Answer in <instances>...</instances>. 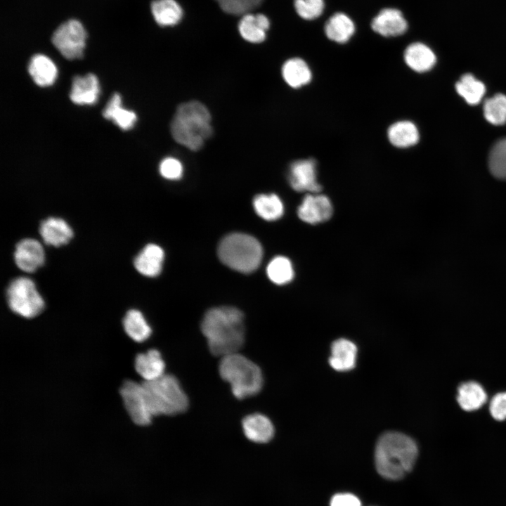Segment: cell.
Here are the masks:
<instances>
[{
	"label": "cell",
	"mask_w": 506,
	"mask_h": 506,
	"mask_svg": "<svg viewBox=\"0 0 506 506\" xmlns=\"http://www.w3.org/2000/svg\"><path fill=\"white\" fill-rule=\"evenodd\" d=\"M201 330L213 355L237 353L245 342L243 313L231 306L211 309L203 317Z\"/></svg>",
	"instance_id": "6da1fadb"
},
{
	"label": "cell",
	"mask_w": 506,
	"mask_h": 506,
	"mask_svg": "<svg viewBox=\"0 0 506 506\" xmlns=\"http://www.w3.org/2000/svg\"><path fill=\"white\" fill-rule=\"evenodd\" d=\"M417 455V446L412 438L399 432H387L376 444V469L385 479L399 480L411 471Z\"/></svg>",
	"instance_id": "7a4b0ae2"
},
{
	"label": "cell",
	"mask_w": 506,
	"mask_h": 506,
	"mask_svg": "<svg viewBox=\"0 0 506 506\" xmlns=\"http://www.w3.org/2000/svg\"><path fill=\"white\" fill-rule=\"evenodd\" d=\"M210 122V113L202 103L195 100L183 103L176 110L171 133L178 143L197 150L212 134Z\"/></svg>",
	"instance_id": "3957f363"
},
{
	"label": "cell",
	"mask_w": 506,
	"mask_h": 506,
	"mask_svg": "<svg viewBox=\"0 0 506 506\" xmlns=\"http://www.w3.org/2000/svg\"><path fill=\"white\" fill-rule=\"evenodd\" d=\"M144 396L153 417L175 415L186 411L189 402L177 378L164 374L153 381L142 382Z\"/></svg>",
	"instance_id": "277c9868"
},
{
	"label": "cell",
	"mask_w": 506,
	"mask_h": 506,
	"mask_svg": "<svg viewBox=\"0 0 506 506\" xmlns=\"http://www.w3.org/2000/svg\"><path fill=\"white\" fill-rule=\"evenodd\" d=\"M219 372L221 377L230 384L233 394L238 399L254 396L263 387V375L259 367L240 353L223 356Z\"/></svg>",
	"instance_id": "5b68a950"
},
{
	"label": "cell",
	"mask_w": 506,
	"mask_h": 506,
	"mask_svg": "<svg viewBox=\"0 0 506 506\" xmlns=\"http://www.w3.org/2000/svg\"><path fill=\"white\" fill-rule=\"evenodd\" d=\"M218 255L229 268L248 273L255 271L260 265L263 249L260 242L253 236L234 233L221 240Z\"/></svg>",
	"instance_id": "8992f818"
},
{
	"label": "cell",
	"mask_w": 506,
	"mask_h": 506,
	"mask_svg": "<svg viewBox=\"0 0 506 506\" xmlns=\"http://www.w3.org/2000/svg\"><path fill=\"white\" fill-rule=\"evenodd\" d=\"M6 297L11 310L25 318L39 315L45 306L34 283L27 277H18L12 280L8 287Z\"/></svg>",
	"instance_id": "52a82bcc"
},
{
	"label": "cell",
	"mask_w": 506,
	"mask_h": 506,
	"mask_svg": "<svg viewBox=\"0 0 506 506\" xmlns=\"http://www.w3.org/2000/svg\"><path fill=\"white\" fill-rule=\"evenodd\" d=\"M87 37L82 24L71 19L61 24L53 32L51 41L60 54L68 60L83 56Z\"/></svg>",
	"instance_id": "ba28073f"
},
{
	"label": "cell",
	"mask_w": 506,
	"mask_h": 506,
	"mask_svg": "<svg viewBox=\"0 0 506 506\" xmlns=\"http://www.w3.org/2000/svg\"><path fill=\"white\" fill-rule=\"evenodd\" d=\"M119 394L134 423L139 426H146L151 423L153 416L148 407L142 383L126 380L120 387Z\"/></svg>",
	"instance_id": "9c48e42d"
},
{
	"label": "cell",
	"mask_w": 506,
	"mask_h": 506,
	"mask_svg": "<svg viewBox=\"0 0 506 506\" xmlns=\"http://www.w3.org/2000/svg\"><path fill=\"white\" fill-rule=\"evenodd\" d=\"M288 181L296 191L318 193L321 186L317 181L316 162L313 159L298 160L289 168Z\"/></svg>",
	"instance_id": "30bf717a"
},
{
	"label": "cell",
	"mask_w": 506,
	"mask_h": 506,
	"mask_svg": "<svg viewBox=\"0 0 506 506\" xmlns=\"http://www.w3.org/2000/svg\"><path fill=\"white\" fill-rule=\"evenodd\" d=\"M372 30L384 37H398L408 30V24L402 12L395 8L382 9L371 21Z\"/></svg>",
	"instance_id": "8fae6325"
},
{
	"label": "cell",
	"mask_w": 506,
	"mask_h": 506,
	"mask_svg": "<svg viewBox=\"0 0 506 506\" xmlns=\"http://www.w3.org/2000/svg\"><path fill=\"white\" fill-rule=\"evenodd\" d=\"M14 260L20 270L27 273L34 272L44 263L43 246L35 239H23L16 245Z\"/></svg>",
	"instance_id": "7c38bea8"
},
{
	"label": "cell",
	"mask_w": 506,
	"mask_h": 506,
	"mask_svg": "<svg viewBox=\"0 0 506 506\" xmlns=\"http://www.w3.org/2000/svg\"><path fill=\"white\" fill-rule=\"evenodd\" d=\"M297 214L302 221L309 223H317L330 218L332 206L326 195L309 193L299 206Z\"/></svg>",
	"instance_id": "4fadbf2b"
},
{
	"label": "cell",
	"mask_w": 506,
	"mask_h": 506,
	"mask_svg": "<svg viewBox=\"0 0 506 506\" xmlns=\"http://www.w3.org/2000/svg\"><path fill=\"white\" fill-rule=\"evenodd\" d=\"M100 95V85L97 77L89 73L74 77L70 98L77 105H93Z\"/></svg>",
	"instance_id": "5bb4252c"
},
{
	"label": "cell",
	"mask_w": 506,
	"mask_h": 506,
	"mask_svg": "<svg viewBox=\"0 0 506 506\" xmlns=\"http://www.w3.org/2000/svg\"><path fill=\"white\" fill-rule=\"evenodd\" d=\"M242 426L246 438L256 443L269 442L275 434L272 422L261 413L247 415L242 420Z\"/></svg>",
	"instance_id": "9a60e30c"
},
{
	"label": "cell",
	"mask_w": 506,
	"mask_h": 506,
	"mask_svg": "<svg viewBox=\"0 0 506 506\" xmlns=\"http://www.w3.org/2000/svg\"><path fill=\"white\" fill-rule=\"evenodd\" d=\"M39 233L44 243L53 247L66 245L73 237V231L69 224L57 217H48L42 221Z\"/></svg>",
	"instance_id": "2e32d148"
},
{
	"label": "cell",
	"mask_w": 506,
	"mask_h": 506,
	"mask_svg": "<svg viewBox=\"0 0 506 506\" xmlns=\"http://www.w3.org/2000/svg\"><path fill=\"white\" fill-rule=\"evenodd\" d=\"M164 257V251L160 246L148 244L135 257L134 264L141 274L155 277L162 271Z\"/></svg>",
	"instance_id": "e0dca14e"
},
{
	"label": "cell",
	"mask_w": 506,
	"mask_h": 506,
	"mask_svg": "<svg viewBox=\"0 0 506 506\" xmlns=\"http://www.w3.org/2000/svg\"><path fill=\"white\" fill-rule=\"evenodd\" d=\"M134 367L144 381H153L164 374L165 363L160 352L153 349L137 354Z\"/></svg>",
	"instance_id": "ac0fdd59"
},
{
	"label": "cell",
	"mask_w": 506,
	"mask_h": 506,
	"mask_svg": "<svg viewBox=\"0 0 506 506\" xmlns=\"http://www.w3.org/2000/svg\"><path fill=\"white\" fill-rule=\"evenodd\" d=\"M403 58L406 64L417 72L429 71L436 61L434 51L422 42L409 44L404 51Z\"/></svg>",
	"instance_id": "d6986e66"
},
{
	"label": "cell",
	"mask_w": 506,
	"mask_h": 506,
	"mask_svg": "<svg viewBox=\"0 0 506 506\" xmlns=\"http://www.w3.org/2000/svg\"><path fill=\"white\" fill-rule=\"evenodd\" d=\"M356 25L353 20L346 13L337 12L331 15L325 22L324 32L328 39L345 44L353 36Z\"/></svg>",
	"instance_id": "ffe728a7"
},
{
	"label": "cell",
	"mask_w": 506,
	"mask_h": 506,
	"mask_svg": "<svg viewBox=\"0 0 506 506\" xmlns=\"http://www.w3.org/2000/svg\"><path fill=\"white\" fill-rule=\"evenodd\" d=\"M357 347L346 339H338L331 346L330 366L337 371H348L356 365Z\"/></svg>",
	"instance_id": "44dd1931"
},
{
	"label": "cell",
	"mask_w": 506,
	"mask_h": 506,
	"mask_svg": "<svg viewBox=\"0 0 506 506\" xmlns=\"http://www.w3.org/2000/svg\"><path fill=\"white\" fill-rule=\"evenodd\" d=\"M269 26V20L264 14L247 13L240 20L238 30L244 39L257 44L266 39V32Z\"/></svg>",
	"instance_id": "7402d4cb"
},
{
	"label": "cell",
	"mask_w": 506,
	"mask_h": 506,
	"mask_svg": "<svg viewBox=\"0 0 506 506\" xmlns=\"http://www.w3.org/2000/svg\"><path fill=\"white\" fill-rule=\"evenodd\" d=\"M28 71L35 84L42 87L52 85L58 74L54 63L42 54L32 57L28 65Z\"/></svg>",
	"instance_id": "603a6c76"
},
{
	"label": "cell",
	"mask_w": 506,
	"mask_h": 506,
	"mask_svg": "<svg viewBox=\"0 0 506 506\" xmlns=\"http://www.w3.org/2000/svg\"><path fill=\"white\" fill-rule=\"evenodd\" d=\"M282 76L292 88L298 89L308 84L312 79L311 70L305 60L300 58H292L282 66Z\"/></svg>",
	"instance_id": "cb8c5ba5"
},
{
	"label": "cell",
	"mask_w": 506,
	"mask_h": 506,
	"mask_svg": "<svg viewBox=\"0 0 506 506\" xmlns=\"http://www.w3.org/2000/svg\"><path fill=\"white\" fill-rule=\"evenodd\" d=\"M487 401V394L483 387L476 382L469 381L461 384L458 389L457 401L465 411L479 409Z\"/></svg>",
	"instance_id": "d4e9b609"
},
{
	"label": "cell",
	"mask_w": 506,
	"mask_h": 506,
	"mask_svg": "<svg viewBox=\"0 0 506 506\" xmlns=\"http://www.w3.org/2000/svg\"><path fill=\"white\" fill-rule=\"evenodd\" d=\"M387 137L392 145L398 148H406L418 142L420 134L414 123L401 120L393 123L389 127Z\"/></svg>",
	"instance_id": "484cf974"
},
{
	"label": "cell",
	"mask_w": 506,
	"mask_h": 506,
	"mask_svg": "<svg viewBox=\"0 0 506 506\" xmlns=\"http://www.w3.org/2000/svg\"><path fill=\"white\" fill-rule=\"evenodd\" d=\"M103 116L107 119L112 120L123 130L131 129L136 121L134 112L122 107V99L118 93L112 96L103 111Z\"/></svg>",
	"instance_id": "4316f807"
},
{
	"label": "cell",
	"mask_w": 506,
	"mask_h": 506,
	"mask_svg": "<svg viewBox=\"0 0 506 506\" xmlns=\"http://www.w3.org/2000/svg\"><path fill=\"white\" fill-rule=\"evenodd\" d=\"M126 334L134 342H143L151 335L152 329L143 313L136 309L129 310L123 319Z\"/></svg>",
	"instance_id": "83f0119b"
},
{
	"label": "cell",
	"mask_w": 506,
	"mask_h": 506,
	"mask_svg": "<svg viewBox=\"0 0 506 506\" xmlns=\"http://www.w3.org/2000/svg\"><path fill=\"white\" fill-rule=\"evenodd\" d=\"M151 12L156 22L162 27L173 26L181 19L183 11L175 0H155Z\"/></svg>",
	"instance_id": "f1b7e54d"
},
{
	"label": "cell",
	"mask_w": 506,
	"mask_h": 506,
	"mask_svg": "<svg viewBox=\"0 0 506 506\" xmlns=\"http://www.w3.org/2000/svg\"><path fill=\"white\" fill-rule=\"evenodd\" d=\"M253 205L257 214L268 221L279 219L284 212L283 204L275 194L258 195L254 198Z\"/></svg>",
	"instance_id": "f546056e"
},
{
	"label": "cell",
	"mask_w": 506,
	"mask_h": 506,
	"mask_svg": "<svg viewBox=\"0 0 506 506\" xmlns=\"http://www.w3.org/2000/svg\"><path fill=\"white\" fill-rule=\"evenodd\" d=\"M455 88L459 95L469 105L479 103L486 91L484 84L471 74L462 75L456 83Z\"/></svg>",
	"instance_id": "4dcf8cb0"
},
{
	"label": "cell",
	"mask_w": 506,
	"mask_h": 506,
	"mask_svg": "<svg viewBox=\"0 0 506 506\" xmlns=\"http://www.w3.org/2000/svg\"><path fill=\"white\" fill-rule=\"evenodd\" d=\"M266 273L268 278L277 285L290 282L294 277L292 264L289 259L283 256L274 257L268 264Z\"/></svg>",
	"instance_id": "1f68e13d"
},
{
	"label": "cell",
	"mask_w": 506,
	"mask_h": 506,
	"mask_svg": "<svg viewBox=\"0 0 506 506\" xmlns=\"http://www.w3.org/2000/svg\"><path fill=\"white\" fill-rule=\"evenodd\" d=\"M484 114L488 122L494 125L506 122V96L496 94L487 99L484 105Z\"/></svg>",
	"instance_id": "d6a6232c"
},
{
	"label": "cell",
	"mask_w": 506,
	"mask_h": 506,
	"mask_svg": "<svg viewBox=\"0 0 506 506\" xmlns=\"http://www.w3.org/2000/svg\"><path fill=\"white\" fill-rule=\"evenodd\" d=\"M491 172L498 179H506V138L493 146L488 157Z\"/></svg>",
	"instance_id": "836d02e7"
},
{
	"label": "cell",
	"mask_w": 506,
	"mask_h": 506,
	"mask_svg": "<svg viewBox=\"0 0 506 506\" xmlns=\"http://www.w3.org/2000/svg\"><path fill=\"white\" fill-rule=\"evenodd\" d=\"M294 7L298 15L306 20L319 18L325 9L324 0H294Z\"/></svg>",
	"instance_id": "e575fe53"
},
{
	"label": "cell",
	"mask_w": 506,
	"mask_h": 506,
	"mask_svg": "<svg viewBox=\"0 0 506 506\" xmlns=\"http://www.w3.org/2000/svg\"><path fill=\"white\" fill-rule=\"evenodd\" d=\"M221 8L232 15H245L258 7L263 0H215Z\"/></svg>",
	"instance_id": "d590c367"
},
{
	"label": "cell",
	"mask_w": 506,
	"mask_h": 506,
	"mask_svg": "<svg viewBox=\"0 0 506 506\" xmlns=\"http://www.w3.org/2000/svg\"><path fill=\"white\" fill-rule=\"evenodd\" d=\"M160 174L165 179L176 180L183 174V165L181 162L174 157H166L160 164Z\"/></svg>",
	"instance_id": "8d00e7d4"
},
{
	"label": "cell",
	"mask_w": 506,
	"mask_h": 506,
	"mask_svg": "<svg viewBox=\"0 0 506 506\" xmlns=\"http://www.w3.org/2000/svg\"><path fill=\"white\" fill-rule=\"evenodd\" d=\"M489 410L495 420L498 421L506 420V392L498 393L491 398Z\"/></svg>",
	"instance_id": "74e56055"
},
{
	"label": "cell",
	"mask_w": 506,
	"mask_h": 506,
	"mask_svg": "<svg viewBox=\"0 0 506 506\" xmlns=\"http://www.w3.org/2000/svg\"><path fill=\"white\" fill-rule=\"evenodd\" d=\"M330 506H362L358 497L351 493H337L330 500Z\"/></svg>",
	"instance_id": "f35d334b"
}]
</instances>
